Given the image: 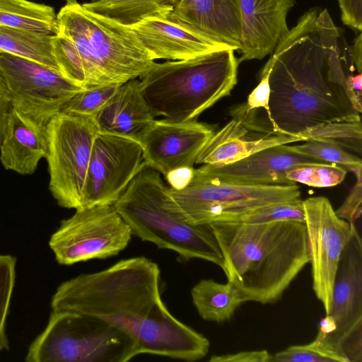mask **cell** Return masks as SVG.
<instances>
[{"label":"cell","instance_id":"52a82bcc","mask_svg":"<svg viewBox=\"0 0 362 362\" xmlns=\"http://www.w3.org/2000/svg\"><path fill=\"white\" fill-rule=\"evenodd\" d=\"M134 339L95 317L52 310L47 326L30 344L27 362H127L139 355Z\"/></svg>","mask_w":362,"mask_h":362},{"label":"cell","instance_id":"d6a6232c","mask_svg":"<svg viewBox=\"0 0 362 362\" xmlns=\"http://www.w3.org/2000/svg\"><path fill=\"white\" fill-rule=\"evenodd\" d=\"M119 86H99L83 88L68 101L61 112L93 117Z\"/></svg>","mask_w":362,"mask_h":362},{"label":"cell","instance_id":"5b68a950","mask_svg":"<svg viewBox=\"0 0 362 362\" xmlns=\"http://www.w3.org/2000/svg\"><path fill=\"white\" fill-rule=\"evenodd\" d=\"M170 199L160 173L145 166L113 206L141 240L175 252L180 260L201 259L223 269L222 253L210 226L182 220Z\"/></svg>","mask_w":362,"mask_h":362},{"label":"cell","instance_id":"d6986e66","mask_svg":"<svg viewBox=\"0 0 362 362\" xmlns=\"http://www.w3.org/2000/svg\"><path fill=\"white\" fill-rule=\"evenodd\" d=\"M166 17L233 50L241 48L239 0H180Z\"/></svg>","mask_w":362,"mask_h":362},{"label":"cell","instance_id":"e575fe53","mask_svg":"<svg viewBox=\"0 0 362 362\" xmlns=\"http://www.w3.org/2000/svg\"><path fill=\"white\" fill-rule=\"evenodd\" d=\"M343 23L351 28L362 30V0H337Z\"/></svg>","mask_w":362,"mask_h":362},{"label":"cell","instance_id":"7c38bea8","mask_svg":"<svg viewBox=\"0 0 362 362\" xmlns=\"http://www.w3.org/2000/svg\"><path fill=\"white\" fill-rule=\"evenodd\" d=\"M0 71L11 108L45 126L83 89L40 64L2 52Z\"/></svg>","mask_w":362,"mask_h":362},{"label":"cell","instance_id":"4316f807","mask_svg":"<svg viewBox=\"0 0 362 362\" xmlns=\"http://www.w3.org/2000/svg\"><path fill=\"white\" fill-rule=\"evenodd\" d=\"M305 141L318 140L358 154L362 150L361 120L327 122L308 129L300 135Z\"/></svg>","mask_w":362,"mask_h":362},{"label":"cell","instance_id":"9a60e30c","mask_svg":"<svg viewBox=\"0 0 362 362\" xmlns=\"http://www.w3.org/2000/svg\"><path fill=\"white\" fill-rule=\"evenodd\" d=\"M214 133L211 126L195 120L154 119L136 141L142 149L144 165L165 177L175 170L194 168Z\"/></svg>","mask_w":362,"mask_h":362},{"label":"cell","instance_id":"e0dca14e","mask_svg":"<svg viewBox=\"0 0 362 362\" xmlns=\"http://www.w3.org/2000/svg\"><path fill=\"white\" fill-rule=\"evenodd\" d=\"M127 27L153 60L189 59L230 49L173 22L166 16H149Z\"/></svg>","mask_w":362,"mask_h":362},{"label":"cell","instance_id":"6da1fadb","mask_svg":"<svg viewBox=\"0 0 362 362\" xmlns=\"http://www.w3.org/2000/svg\"><path fill=\"white\" fill-rule=\"evenodd\" d=\"M264 67L275 134L300 137L325 123L361 120L345 92L356 70L351 47L326 8L314 7L300 16Z\"/></svg>","mask_w":362,"mask_h":362},{"label":"cell","instance_id":"4dcf8cb0","mask_svg":"<svg viewBox=\"0 0 362 362\" xmlns=\"http://www.w3.org/2000/svg\"><path fill=\"white\" fill-rule=\"evenodd\" d=\"M297 153L312 157L320 162L335 163L355 175L362 173L361 159L335 144L318 140H307L303 144L291 146Z\"/></svg>","mask_w":362,"mask_h":362},{"label":"cell","instance_id":"4fadbf2b","mask_svg":"<svg viewBox=\"0 0 362 362\" xmlns=\"http://www.w3.org/2000/svg\"><path fill=\"white\" fill-rule=\"evenodd\" d=\"M303 204L313 288L327 315L339 258L355 223L339 218L325 197H310Z\"/></svg>","mask_w":362,"mask_h":362},{"label":"cell","instance_id":"30bf717a","mask_svg":"<svg viewBox=\"0 0 362 362\" xmlns=\"http://www.w3.org/2000/svg\"><path fill=\"white\" fill-rule=\"evenodd\" d=\"M132 231L113 205L76 210L61 221L49 246L62 265L117 255L129 245Z\"/></svg>","mask_w":362,"mask_h":362},{"label":"cell","instance_id":"ba28073f","mask_svg":"<svg viewBox=\"0 0 362 362\" xmlns=\"http://www.w3.org/2000/svg\"><path fill=\"white\" fill-rule=\"evenodd\" d=\"M170 206L184 221L192 225H209L226 221L259 206L300 197L294 185H246L218 180L199 168L187 186L169 187Z\"/></svg>","mask_w":362,"mask_h":362},{"label":"cell","instance_id":"f1b7e54d","mask_svg":"<svg viewBox=\"0 0 362 362\" xmlns=\"http://www.w3.org/2000/svg\"><path fill=\"white\" fill-rule=\"evenodd\" d=\"M347 170L329 163L311 162L294 165L286 173L288 180L315 187H329L341 183Z\"/></svg>","mask_w":362,"mask_h":362},{"label":"cell","instance_id":"8fae6325","mask_svg":"<svg viewBox=\"0 0 362 362\" xmlns=\"http://www.w3.org/2000/svg\"><path fill=\"white\" fill-rule=\"evenodd\" d=\"M318 332L349 362L362 361V241L355 224L338 263L330 313Z\"/></svg>","mask_w":362,"mask_h":362},{"label":"cell","instance_id":"d590c367","mask_svg":"<svg viewBox=\"0 0 362 362\" xmlns=\"http://www.w3.org/2000/svg\"><path fill=\"white\" fill-rule=\"evenodd\" d=\"M272 354L267 350L243 351L235 354L214 355L210 362H270Z\"/></svg>","mask_w":362,"mask_h":362},{"label":"cell","instance_id":"7a4b0ae2","mask_svg":"<svg viewBox=\"0 0 362 362\" xmlns=\"http://www.w3.org/2000/svg\"><path fill=\"white\" fill-rule=\"evenodd\" d=\"M160 270L151 259L135 257L62 282L51 298L54 311L103 320L130 335L140 354L188 362L205 357L209 340L177 319L161 298Z\"/></svg>","mask_w":362,"mask_h":362},{"label":"cell","instance_id":"2e32d148","mask_svg":"<svg viewBox=\"0 0 362 362\" xmlns=\"http://www.w3.org/2000/svg\"><path fill=\"white\" fill-rule=\"evenodd\" d=\"M320 162L281 144L254 153L238 161L226 164H204L199 169L218 180L246 185H294L286 177L296 165Z\"/></svg>","mask_w":362,"mask_h":362},{"label":"cell","instance_id":"cb8c5ba5","mask_svg":"<svg viewBox=\"0 0 362 362\" xmlns=\"http://www.w3.org/2000/svg\"><path fill=\"white\" fill-rule=\"evenodd\" d=\"M180 0H93L82 6L87 10L131 26L153 16H167Z\"/></svg>","mask_w":362,"mask_h":362},{"label":"cell","instance_id":"1f68e13d","mask_svg":"<svg viewBox=\"0 0 362 362\" xmlns=\"http://www.w3.org/2000/svg\"><path fill=\"white\" fill-rule=\"evenodd\" d=\"M16 258L0 254V354L9 350L6 322L16 278Z\"/></svg>","mask_w":362,"mask_h":362},{"label":"cell","instance_id":"ac0fdd59","mask_svg":"<svg viewBox=\"0 0 362 362\" xmlns=\"http://www.w3.org/2000/svg\"><path fill=\"white\" fill-rule=\"evenodd\" d=\"M295 0H239L242 46L238 63L271 54L288 31L286 18Z\"/></svg>","mask_w":362,"mask_h":362},{"label":"cell","instance_id":"5bb4252c","mask_svg":"<svg viewBox=\"0 0 362 362\" xmlns=\"http://www.w3.org/2000/svg\"><path fill=\"white\" fill-rule=\"evenodd\" d=\"M144 167L137 141L98 132L86 176L83 209L113 205Z\"/></svg>","mask_w":362,"mask_h":362},{"label":"cell","instance_id":"8992f818","mask_svg":"<svg viewBox=\"0 0 362 362\" xmlns=\"http://www.w3.org/2000/svg\"><path fill=\"white\" fill-rule=\"evenodd\" d=\"M58 33L74 45L81 62L85 88L119 86L141 78L154 60L127 26L67 2L57 15Z\"/></svg>","mask_w":362,"mask_h":362},{"label":"cell","instance_id":"9c48e42d","mask_svg":"<svg viewBox=\"0 0 362 362\" xmlns=\"http://www.w3.org/2000/svg\"><path fill=\"white\" fill-rule=\"evenodd\" d=\"M49 189L57 204L83 209V194L94 139L99 132L92 117L65 112L46 126Z\"/></svg>","mask_w":362,"mask_h":362},{"label":"cell","instance_id":"83f0119b","mask_svg":"<svg viewBox=\"0 0 362 362\" xmlns=\"http://www.w3.org/2000/svg\"><path fill=\"white\" fill-rule=\"evenodd\" d=\"M270 362H349L347 356L317 333L310 343L293 345L272 355Z\"/></svg>","mask_w":362,"mask_h":362},{"label":"cell","instance_id":"484cf974","mask_svg":"<svg viewBox=\"0 0 362 362\" xmlns=\"http://www.w3.org/2000/svg\"><path fill=\"white\" fill-rule=\"evenodd\" d=\"M52 36L0 25V52L33 61L60 74L52 52Z\"/></svg>","mask_w":362,"mask_h":362},{"label":"cell","instance_id":"836d02e7","mask_svg":"<svg viewBox=\"0 0 362 362\" xmlns=\"http://www.w3.org/2000/svg\"><path fill=\"white\" fill-rule=\"evenodd\" d=\"M356 182L341 206L335 213L349 223H355L361 216L362 211V173L355 175Z\"/></svg>","mask_w":362,"mask_h":362},{"label":"cell","instance_id":"7402d4cb","mask_svg":"<svg viewBox=\"0 0 362 362\" xmlns=\"http://www.w3.org/2000/svg\"><path fill=\"white\" fill-rule=\"evenodd\" d=\"M249 131L239 121L232 119L213 134L199 154L196 163L229 164L271 146L304 141L301 137L284 134L252 139Z\"/></svg>","mask_w":362,"mask_h":362},{"label":"cell","instance_id":"3957f363","mask_svg":"<svg viewBox=\"0 0 362 362\" xmlns=\"http://www.w3.org/2000/svg\"><path fill=\"white\" fill-rule=\"evenodd\" d=\"M209 226L221 249L228 281L246 301L277 302L309 263L305 223L223 221Z\"/></svg>","mask_w":362,"mask_h":362},{"label":"cell","instance_id":"ab89813d","mask_svg":"<svg viewBox=\"0 0 362 362\" xmlns=\"http://www.w3.org/2000/svg\"><path fill=\"white\" fill-rule=\"evenodd\" d=\"M67 2L76 1V0H66Z\"/></svg>","mask_w":362,"mask_h":362},{"label":"cell","instance_id":"f546056e","mask_svg":"<svg viewBox=\"0 0 362 362\" xmlns=\"http://www.w3.org/2000/svg\"><path fill=\"white\" fill-rule=\"evenodd\" d=\"M280 221L304 223V209L300 197L252 208L226 221L257 224Z\"/></svg>","mask_w":362,"mask_h":362},{"label":"cell","instance_id":"ffe728a7","mask_svg":"<svg viewBox=\"0 0 362 362\" xmlns=\"http://www.w3.org/2000/svg\"><path fill=\"white\" fill-rule=\"evenodd\" d=\"M46 126L11 109L0 144V161L6 170L22 175L35 172L47 156Z\"/></svg>","mask_w":362,"mask_h":362},{"label":"cell","instance_id":"8d00e7d4","mask_svg":"<svg viewBox=\"0 0 362 362\" xmlns=\"http://www.w3.org/2000/svg\"><path fill=\"white\" fill-rule=\"evenodd\" d=\"M194 168H186L175 170L165 177L170 187L180 189L187 185L190 181Z\"/></svg>","mask_w":362,"mask_h":362},{"label":"cell","instance_id":"d4e9b609","mask_svg":"<svg viewBox=\"0 0 362 362\" xmlns=\"http://www.w3.org/2000/svg\"><path fill=\"white\" fill-rule=\"evenodd\" d=\"M0 25L48 35L58 33L54 8L28 0H0Z\"/></svg>","mask_w":362,"mask_h":362},{"label":"cell","instance_id":"f35d334b","mask_svg":"<svg viewBox=\"0 0 362 362\" xmlns=\"http://www.w3.org/2000/svg\"><path fill=\"white\" fill-rule=\"evenodd\" d=\"M351 55L355 69L358 73L362 70V38L361 33L355 38L351 47Z\"/></svg>","mask_w":362,"mask_h":362},{"label":"cell","instance_id":"603a6c76","mask_svg":"<svg viewBox=\"0 0 362 362\" xmlns=\"http://www.w3.org/2000/svg\"><path fill=\"white\" fill-rule=\"evenodd\" d=\"M191 297L199 316L217 323L229 320L238 308L246 302L232 283H218L212 279H202L194 285Z\"/></svg>","mask_w":362,"mask_h":362},{"label":"cell","instance_id":"74e56055","mask_svg":"<svg viewBox=\"0 0 362 362\" xmlns=\"http://www.w3.org/2000/svg\"><path fill=\"white\" fill-rule=\"evenodd\" d=\"M11 109L8 91L0 71V144L4 134L7 115Z\"/></svg>","mask_w":362,"mask_h":362},{"label":"cell","instance_id":"277c9868","mask_svg":"<svg viewBox=\"0 0 362 362\" xmlns=\"http://www.w3.org/2000/svg\"><path fill=\"white\" fill-rule=\"evenodd\" d=\"M233 49L189 59L156 63L140 78L142 96L153 116L177 122L194 120L237 83Z\"/></svg>","mask_w":362,"mask_h":362},{"label":"cell","instance_id":"44dd1931","mask_svg":"<svg viewBox=\"0 0 362 362\" xmlns=\"http://www.w3.org/2000/svg\"><path fill=\"white\" fill-rule=\"evenodd\" d=\"M93 118L99 132L136 141L155 117L142 96L139 81L133 79L120 85Z\"/></svg>","mask_w":362,"mask_h":362}]
</instances>
